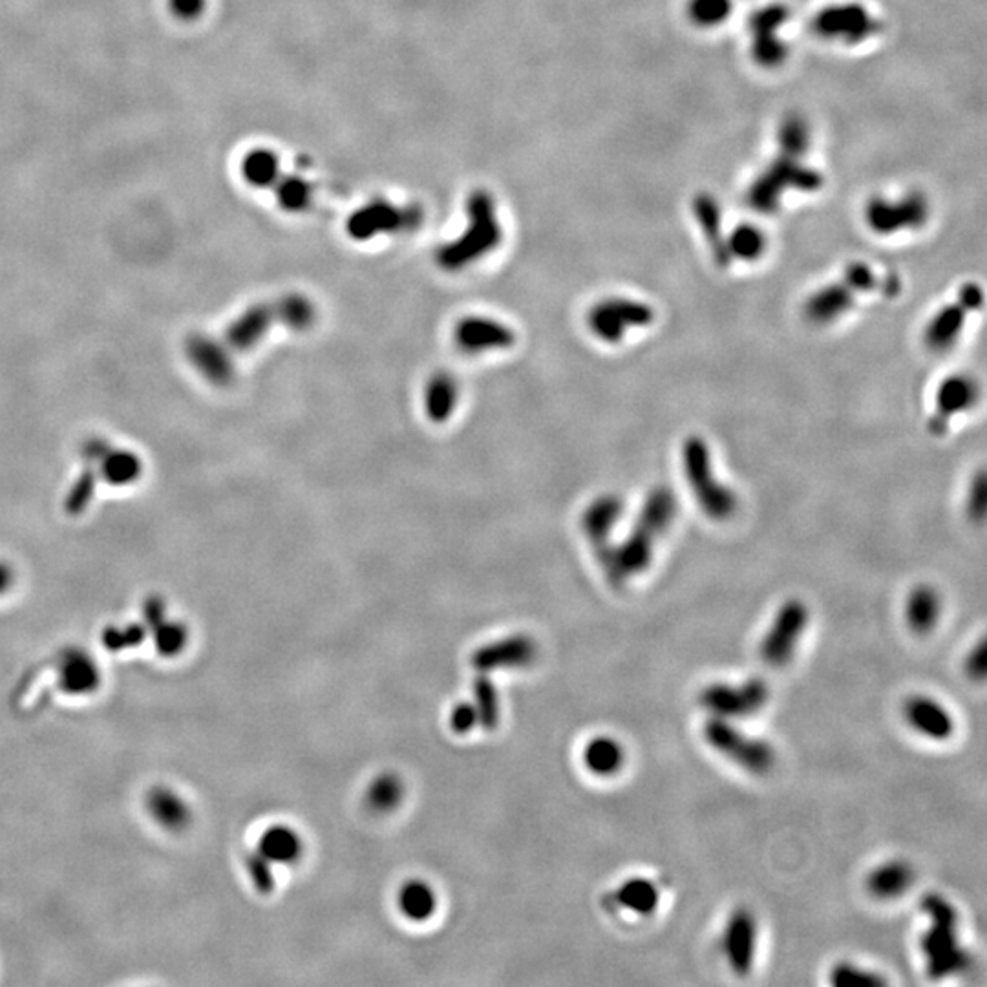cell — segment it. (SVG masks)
Here are the masks:
<instances>
[{"mask_svg":"<svg viewBox=\"0 0 987 987\" xmlns=\"http://www.w3.org/2000/svg\"><path fill=\"white\" fill-rule=\"evenodd\" d=\"M679 514L677 496L669 486H655L648 492L624 540L599 550L600 566L613 585H624L648 571L658 541L668 535Z\"/></svg>","mask_w":987,"mask_h":987,"instance_id":"cell-1","label":"cell"},{"mask_svg":"<svg viewBox=\"0 0 987 987\" xmlns=\"http://www.w3.org/2000/svg\"><path fill=\"white\" fill-rule=\"evenodd\" d=\"M928 928L920 939L925 972L933 980L962 975L972 967V955L961 936V914L945 896L929 892L922 898Z\"/></svg>","mask_w":987,"mask_h":987,"instance_id":"cell-2","label":"cell"},{"mask_svg":"<svg viewBox=\"0 0 987 987\" xmlns=\"http://www.w3.org/2000/svg\"><path fill=\"white\" fill-rule=\"evenodd\" d=\"M682 470L691 496L708 518L713 522H728L737 508L739 497L732 486L719 480L713 467L712 448L701 436H690L682 442Z\"/></svg>","mask_w":987,"mask_h":987,"instance_id":"cell-3","label":"cell"},{"mask_svg":"<svg viewBox=\"0 0 987 987\" xmlns=\"http://www.w3.org/2000/svg\"><path fill=\"white\" fill-rule=\"evenodd\" d=\"M469 223L461 237L445 243L438 251V264L448 273L464 270L478 260L485 259L502 243L503 231L497 221L496 206L485 190H475L470 196Z\"/></svg>","mask_w":987,"mask_h":987,"instance_id":"cell-4","label":"cell"},{"mask_svg":"<svg viewBox=\"0 0 987 987\" xmlns=\"http://www.w3.org/2000/svg\"><path fill=\"white\" fill-rule=\"evenodd\" d=\"M702 739L719 756L734 763L735 767L752 776H768L777 763L774 746L761 737L746 734L728 719H706L702 724Z\"/></svg>","mask_w":987,"mask_h":987,"instance_id":"cell-5","label":"cell"},{"mask_svg":"<svg viewBox=\"0 0 987 987\" xmlns=\"http://www.w3.org/2000/svg\"><path fill=\"white\" fill-rule=\"evenodd\" d=\"M585 322L594 339L604 344H618L633 329L654 325L655 309L648 303L635 298H602L589 308Z\"/></svg>","mask_w":987,"mask_h":987,"instance_id":"cell-6","label":"cell"},{"mask_svg":"<svg viewBox=\"0 0 987 987\" xmlns=\"http://www.w3.org/2000/svg\"><path fill=\"white\" fill-rule=\"evenodd\" d=\"M770 701V686L761 677H752L741 684L713 682L708 684L699 695L701 706L712 717L748 719L754 717Z\"/></svg>","mask_w":987,"mask_h":987,"instance_id":"cell-7","label":"cell"},{"mask_svg":"<svg viewBox=\"0 0 987 987\" xmlns=\"http://www.w3.org/2000/svg\"><path fill=\"white\" fill-rule=\"evenodd\" d=\"M809 621V605L803 600L790 599L781 604L759 646L763 662L776 669L792 662Z\"/></svg>","mask_w":987,"mask_h":987,"instance_id":"cell-8","label":"cell"},{"mask_svg":"<svg viewBox=\"0 0 987 987\" xmlns=\"http://www.w3.org/2000/svg\"><path fill=\"white\" fill-rule=\"evenodd\" d=\"M759 923L748 907H737L724 925L723 953L730 969L746 977L756 964Z\"/></svg>","mask_w":987,"mask_h":987,"instance_id":"cell-9","label":"cell"},{"mask_svg":"<svg viewBox=\"0 0 987 987\" xmlns=\"http://www.w3.org/2000/svg\"><path fill=\"white\" fill-rule=\"evenodd\" d=\"M980 397V384L967 373H955L940 383L934 395L933 416L929 417L928 428L933 436H944L950 428L951 419L972 410Z\"/></svg>","mask_w":987,"mask_h":987,"instance_id":"cell-10","label":"cell"},{"mask_svg":"<svg viewBox=\"0 0 987 987\" xmlns=\"http://www.w3.org/2000/svg\"><path fill=\"white\" fill-rule=\"evenodd\" d=\"M421 220V212L416 207L401 209L388 201L377 200L362 207L348 221V232L355 240H370L383 232H399L414 229Z\"/></svg>","mask_w":987,"mask_h":987,"instance_id":"cell-11","label":"cell"},{"mask_svg":"<svg viewBox=\"0 0 987 987\" xmlns=\"http://www.w3.org/2000/svg\"><path fill=\"white\" fill-rule=\"evenodd\" d=\"M453 342L459 350L475 355L485 351L508 350L516 342L513 328L500 320L481 315H470L453 328Z\"/></svg>","mask_w":987,"mask_h":987,"instance_id":"cell-12","label":"cell"},{"mask_svg":"<svg viewBox=\"0 0 987 987\" xmlns=\"http://www.w3.org/2000/svg\"><path fill=\"white\" fill-rule=\"evenodd\" d=\"M869 229L890 237L906 229H918L928 220V204L920 196H907L900 201L876 200L867 207Z\"/></svg>","mask_w":987,"mask_h":987,"instance_id":"cell-13","label":"cell"},{"mask_svg":"<svg viewBox=\"0 0 987 987\" xmlns=\"http://www.w3.org/2000/svg\"><path fill=\"white\" fill-rule=\"evenodd\" d=\"M185 353L190 364L217 386H227L234 379V362L231 350L220 340L204 333H193L185 340Z\"/></svg>","mask_w":987,"mask_h":987,"instance_id":"cell-14","label":"cell"},{"mask_svg":"<svg viewBox=\"0 0 987 987\" xmlns=\"http://www.w3.org/2000/svg\"><path fill=\"white\" fill-rule=\"evenodd\" d=\"M903 717H906L907 724L925 739L942 743V741H950L955 735V717L942 702L936 701L933 697L914 695L907 699Z\"/></svg>","mask_w":987,"mask_h":987,"instance_id":"cell-15","label":"cell"},{"mask_svg":"<svg viewBox=\"0 0 987 987\" xmlns=\"http://www.w3.org/2000/svg\"><path fill=\"white\" fill-rule=\"evenodd\" d=\"M859 293L845 278L815 289L803 306L804 319L814 326H831L854 308Z\"/></svg>","mask_w":987,"mask_h":987,"instance_id":"cell-16","label":"cell"},{"mask_svg":"<svg viewBox=\"0 0 987 987\" xmlns=\"http://www.w3.org/2000/svg\"><path fill=\"white\" fill-rule=\"evenodd\" d=\"M275 322H278L275 304H254L232 320L223 335V344L231 351L245 353L260 344Z\"/></svg>","mask_w":987,"mask_h":987,"instance_id":"cell-17","label":"cell"},{"mask_svg":"<svg viewBox=\"0 0 987 987\" xmlns=\"http://www.w3.org/2000/svg\"><path fill=\"white\" fill-rule=\"evenodd\" d=\"M536 657V644L529 637H508L497 643L486 644L485 648L478 649L472 658L474 668L486 671L496 669L524 668L529 666Z\"/></svg>","mask_w":987,"mask_h":987,"instance_id":"cell-18","label":"cell"},{"mask_svg":"<svg viewBox=\"0 0 987 987\" xmlns=\"http://www.w3.org/2000/svg\"><path fill=\"white\" fill-rule=\"evenodd\" d=\"M622 516H624V503L616 494L596 497L583 511V535L591 541L596 552L610 546L611 536L615 533L616 525L621 524Z\"/></svg>","mask_w":987,"mask_h":987,"instance_id":"cell-19","label":"cell"},{"mask_svg":"<svg viewBox=\"0 0 987 987\" xmlns=\"http://www.w3.org/2000/svg\"><path fill=\"white\" fill-rule=\"evenodd\" d=\"M967 314L972 311L958 298L955 303L940 308L923 329L925 348L933 353H947L953 350L966 328Z\"/></svg>","mask_w":987,"mask_h":987,"instance_id":"cell-20","label":"cell"},{"mask_svg":"<svg viewBox=\"0 0 987 987\" xmlns=\"http://www.w3.org/2000/svg\"><path fill=\"white\" fill-rule=\"evenodd\" d=\"M57 666L61 690L68 695H90L101 684L98 664L83 649H65Z\"/></svg>","mask_w":987,"mask_h":987,"instance_id":"cell-21","label":"cell"},{"mask_svg":"<svg viewBox=\"0 0 987 987\" xmlns=\"http://www.w3.org/2000/svg\"><path fill=\"white\" fill-rule=\"evenodd\" d=\"M912 884H914V869L906 859L884 862L865 878V889L879 901L901 898L911 889Z\"/></svg>","mask_w":987,"mask_h":987,"instance_id":"cell-22","label":"cell"},{"mask_svg":"<svg viewBox=\"0 0 987 987\" xmlns=\"http://www.w3.org/2000/svg\"><path fill=\"white\" fill-rule=\"evenodd\" d=\"M942 611L944 607L939 589L929 583H920L906 600L907 626L917 635H929L939 626Z\"/></svg>","mask_w":987,"mask_h":987,"instance_id":"cell-23","label":"cell"},{"mask_svg":"<svg viewBox=\"0 0 987 987\" xmlns=\"http://www.w3.org/2000/svg\"><path fill=\"white\" fill-rule=\"evenodd\" d=\"M582 763L593 776L615 777L626 765V748L611 735H596L583 746Z\"/></svg>","mask_w":987,"mask_h":987,"instance_id":"cell-24","label":"cell"},{"mask_svg":"<svg viewBox=\"0 0 987 987\" xmlns=\"http://www.w3.org/2000/svg\"><path fill=\"white\" fill-rule=\"evenodd\" d=\"M395 903L408 922H427L438 911V892L425 879H408L397 890Z\"/></svg>","mask_w":987,"mask_h":987,"instance_id":"cell-25","label":"cell"},{"mask_svg":"<svg viewBox=\"0 0 987 987\" xmlns=\"http://www.w3.org/2000/svg\"><path fill=\"white\" fill-rule=\"evenodd\" d=\"M273 865H293L303 858V836L289 825H271L262 832L256 847Z\"/></svg>","mask_w":987,"mask_h":987,"instance_id":"cell-26","label":"cell"},{"mask_svg":"<svg viewBox=\"0 0 987 987\" xmlns=\"http://www.w3.org/2000/svg\"><path fill=\"white\" fill-rule=\"evenodd\" d=\"M146 809L163 829L171 832L185 831L193 821L189 804L171 788H154L146 798Z\"/></svg>","mask_w":987,"mask_h":987,"instance_id":"cell-27","label":"cell"},{"mask_svg":"<svg viewBox=\"0 0 987 987\" xmlns=\"http://www.w3.org/2000/svg\"><path fill=\"white\" fill-rule=\"evenodd\" d=\"M615 903L635 917H654L660 906V889L654 879L635 876L615 890Z\"/></svg>","mask_w":987,"mask_h":987,"instance_id":"cell-28","label":"cell"},{"mask_svg":"<svg viewBox=\"0 0 987 987\" xmlns=\"http://www.w3.org/2000/svg\"><path fill=\"white\" fill-rule=\"evenodd\" d=\"M459 401V384L450 372L434 373L425 386V412L432 423L450 419Z\"/></svg>","mask_w":987,"mask_h":987,"instance_id":"cell-29","label":"cell"},{"mask_svg":"<svg viewBox=\"0 0 987 987\" xmlns=\"http://www.w3.org/2000/svg\"><path fill=\"white\" fill-rule=\"evenodd\" d=\"M405 781L395 771H383L373 777L364 792L368 809L375 814H392L405 801Z\"/></svg>","mask_w":987,"mask_h":987,"instance_id":"cell-30","label":"cell"},{"mask_svg":"<svg viewBox=\"0 0 987 987\" xmlns=\"http://www.w3.org/2000/svg\"><path fill=\"white\" fill-rule=\"evenodd\" d=\"M867 11L862 10L859 6H851V8H842V10H829L821 13L818 19V26L821 33L825 35H848L847 39L856 41L859 35H865L873 30Z\"/></svg>","mask_w":987,"mask_h":987,"instance_id":"cell-31","label":"cell"},{"mask_svg":"<svg viewBox=\"0 0 987 987\" xmlns=\"http://www.w3.org/2000/svg\"><path fill=\"white\" fill-rule=\"evenodd\" d=\"M724 248L730 262H756L767 251V237L756 226H737L728 238H724Z\"/></svg>","mask_w":987,"mask_h":987,"instance_id":"cell-32","label":"cell"},{"mask_svg":"<svg viewBox=\"0 0 987 987\" xmlns=\"http://www.w3.org/2000/svg\"><path fill=\"white\" fill-rule=\"evenodd\" d=\"M143 464L135 453L129 450H110L99 463V478L116 486L130 485L141 475Z\"/></svg>","mask_w":987,"mask_h":987,"instance_id":"cell-33","label":"cell"},{"mask_svg":"<svg viewBox=\"0 0 987 987\" xmlns=\"http://www.w3.org/2000/svg\"><path fill=\"white\" fill-rule=\"evenodd\" d=\"M276 320L293 331H308L317 320V308L300 293H289L275 303Z\"/></svg>","mask_w":987,"mask_h":987,"instance_id":"cell-34","label":"cell"},{"mask_svg":"<svg viewBox=\"0 0 987 987\" xmlns=\"http://www.w3.org/2000/svg\"><path fill=\"white\" fill-rule=\"evenodd\" d=\"M243 178L259 189H271L281 178V163L275 152L256 149L249 152L242 163Z\"/></svg>","mask_w":987,"mask_h":987,"instance_id":"cell-35","label":"cell"},{"mask_svg":"<svg viewBox=\"0 0 987 987\" xmlns=\"http://www.w3.org/2000/svg\"><path fill=\"white\" fill-rule=\"evenodd\" d=\"M695 212L702 232L706 234L708 243L712 245L713 259L721 267H728L732 262H730L726 248H724V238L726 237H723V232H721V217H719L717 207L712 200H701L697 204Z\"/></svg>","mask_w":987,"mask_h":987,"instance_id":"cell-36","label":"cell"},{"mask_svg":"<svg viewBox=\"0 0 987 987\" xmlns=\"http://www.w3.org/2000/svg\"><path fill=\"white\" fill-rule=\"evenodd\" d=\"M273 187L276 189V200L284 211L300 212L311 204V187L298 176L278 178Z\"/></svg>","mask_w":987,"mask_h":987,"instance_id":"cell-37","label":"cell"},{"mask_svg":"<svg viewBox=\"0 0 987 987\" xmlns=\"http://www.w3.org/2000/svg\"><path fill=\"white\" fill-rule=\"evenodd\" d=\"M151 632L154 633L157 654L165 658L178 657L189 643V629L182 622L165 618Z\"/></svg>","mask_w":987,"mask_h":987,"instance_id":"cell-38","label":"cell"},{"mask_svg":"<svg viewBox=\"0 0 987 987\" xmlns=\"http://www.w3.org/2000/svg\"><path fill=\"white\" fill-rule=\"evenodd\" d=\"M98 480V470L92 469V464H88L87 469L83 470L79 478H77L76 483L72 485L68 496H66V513L70 514V516H79V514L87 511L88 505L92 502L94 494H96Z\"/></svg>","mask_w":987,"mask_h":987,"instance_id":"cell-39","label":"cell"},{"mask_svg":"<svg viewBox=\"0 0 987 987\" xmlns=\"http://www.w3.org/2000/svg\"><path fill=\"white\" fill-rule=\"evenodd\" d=\"M474 706L480 713L481 724L486 730L496 728L500 721V697L496 686L492 684V680L486 679L485 675H481L474 682Z\"/></svg>","mask_w":987,"mask_h":987,"instance_id":"cell-40","label":"cell"},{"mask_svg":"<svg viewBox=\"0 0 987 987\" xmlns=\"http://www.w3.org/2000/svg\"><path fill=\"white\" fill-rule=\"evenodd\" d=\"M831 984L837 987L881 986L885 978L864 967L854 966L851 962H840L832 967Z\"/></svg>","mask_w":987,"mask_h":987,"instance_id":"cell-41","label":"cell"},{"mask_svg":"<svg viewBox=\"0 0 987 987\" xmlns=\"http://www.w3.org/2000/svg\"><path fill=\"white\" fill-rule=\"evenodd\" d=\"M145 626H141V624H130V626L127 627H105L101 640H103L105 648L112 651V654H119V651H124V649L140 646V644H143V640H145Z\"/></svg>","mask_w":987,"mask_h":987,"instance_id":"cell-42","label":"cell"},{"mask_svg":"<svg viewBox=\"0 0 987 987\" xmlns=\"http://www.w3.org/2000/svg\"><path fill=\"white\" fill-rule=\"evenodd\" d=\"M730 0H691L690 15L701 26H715L730 15Z\"/></svg>","mask_w":987,"mask_h":987,"instance_id":"cell-43","label":"cell"},{"mask_svg":"<svg viewBox=\"0 0 987 987\" xmlns=\"http://www.w3.org/2000/svg\"><path fill=\"white\" fill-rule=\"evenodd\" d=\"M245 867H248V875L251 881H253L254 889L259 890L260 895L273 892V889H275V870H273V867L275 865L271 864L270 859H265L259 851H254L245 859Z\"/></svg>","mask_w":987,"mask_h":987,"instance_id":"cell-44","label":"cell"},{"mask_svg":"<svg viewBox=\"0 0 987 987\" xmlns=\"http://www.w3.org/2000/svg\"><path fill=\"white\" fill-rule=\"evenodd\" d=\"M987 508V485H986V474H984L983 470L978 472L975 478L972 480V485L967 489L966 496V513L967 518L975 522V524H980L983 522L984 516H986Z\"/></svg>","mask_w":987,"mask_h":987,"instance_id":"cell-45","label":"cell"},{"mask_svg":"<svg viewBox=\"0 0 987 987\" xmlns=\"http://www.w3.org/2000/svg\"><path fill=\"white\" fill-rule=\"evenodd\" d=\"M480 713L474 702H459L450 712V728L459 735H467L480 726Z\"/></svg>","mask_w":987,"mask_h":987,"instance_id":"cell-46","label":"cell"},{"mask_svg":"<svg viewBox=\"0 0 987 987\" xmlns=\"http://www.w3.org/2000/svg\"><path fill=\"white\" fill-rule=\"evenodd\" d=\"M986 658V643L980 640V643L969 651V655H967L966 658V673L969 679L975 680V682L984 680L987 671Z\"/></svg>","mask_w":987,"mask_h":987,"instance_id":"cell-47","label":"cell"},{"mask_svg":"<svg viewBox=\"0 0 987 987\" xmlns=\"http://www.w3.org/2000/svg\"><path fill=\"white\" fill-rule=\"evenodd\" d=\"M112 450V445H110L107 439L103 438H92L88 439V441L83 442L81 450H79V456H81L83 461L87 464H96L101 463V459L107 456V453Z\"/></svg>","mask_w":987,"mask_h":987,"instance_id":"cell-48","label":"cell"},{"mask_svg":"<svg viewBox=\"0 0 987 987\" xmlns=\"http://www.w3.org/2000/svg\"><path fill=\"white\" fill-rule=\"evenodd\" d=\"M171 10L174 15L185 21H193L196 17H200L206 11L207 0H168Z\"/></svg>","mask_w":987,"mask_h":987,"instance_id":"cell-49","label":"cell"},{"mask_svg":"<svg viewBox=\"0 0 987 987\" xmlns=\"http://www.w3.org/2000/svg\"><path fill=\"white\" fill-rule=\"evenodd\" d=\"M143 616H145L146 627L154 629L157 624L165 621V602L160 596H149L143 604Z\"/></svg>","mask_w":987,"mask_h":987,"instance_id":"cell-50","label":"cell"},{"mask_svg":"<svg viewBox=\"0 0 987 987\" xmlns=\"http://www.w3.org/2000/svg\"><path fill=\"white\" fill-rule=\"evenodd\" d=\"M13 582H15V572L8 563L0 561V596L13 585Z\"/></svg>","mask_w":987,"mask_h":987,"instance_id":"cell-51","label":"cell"}]
</instances>
